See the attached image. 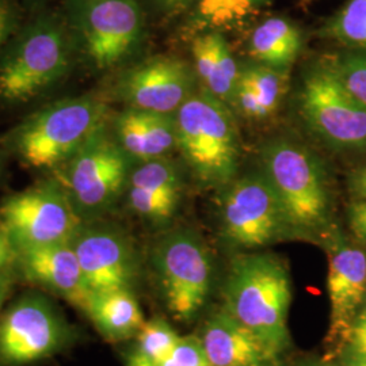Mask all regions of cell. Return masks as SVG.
<instances>
[{"instance_id":"obj_8","label":"cell","mask_w":366,"mask_h":366,"mask_svg":"<svg viewBox=\"0 0 366 366\" xmlns=\"http://www.w3.org/2000/svg\"><path fill=\"white\" fill-rule=\"evenodd\" d=\"M300 112L308 128L331 148L366 152V106L327 64L314 66L302 79Z\"/></svg>"},{"instance_id":"obj_25","label":"cell","mask_w":366,"mask_h":366,"mask_svg":"<svg viewBox=\"0 0 366 366\" xmlns=\"http://www.w3.org/2000/svg\"><path fill=\"white\" fill-rule=\"evenodd\" d=\"M346 90L366 106V54L346 53L327 63Z\"/></svg>"},{"instance_id":"obj_20","label":"cell","mask_w":366,"mask_h":366,"mask_svg":"<svg viewBox=\"0 0 366 366\" xmlns=\"http://www.w3.org/2000/svg\"><path fill=\"white\" fill-rule=\"evenodd\" d=\"M301 46L300 27L287 18L273 16L255 27L249 37V52L258 64L288 69Z\"/></svg>"},{"instance_id":"obj_7","label":"cell","mask_w":366,"mask_h":366,"mask_svg":"<svg viewBox=\"0 0 366 366\" xmlns=\"http://www.w3.org/2000/svg\"><path fill=\"white\" fill-rule=\"evenodd\" d=\"M79 217L61 183H44L9 197L0 207V227L16 252L68 243Z\"/></svg>"},{"instance_id":"obj_33","label":"cell","mask_w":366,"mask_h":366,"mask_svg":"<svg viewBox=\"0 0 366 366\" xmlns=\"http://www.w3.org/2000/svg\"><path fill=\"white\" fill-rule=\"evenodd\" d=\"M338 366H366V353L354 350L350 346H346L340 355Z\"/></svg>"},{"instance_id":"obj_39","label":"cell","mask_w":366,"mask_h":366,"mask_svg":"<svg viewBox=\"0 0 366 366\" xmlns=\"http://www.w3.org/2000/svg\"><path fill=\"white\" fill-rule=\"evenodd\" d=\"M302 366H335L331 365V364H328L327 361H325V362H314V364H307V365Z\"/></svg>"},{"instance_id":"obj_18","label":"cell","mask_w":366,"mask_h":366,"mask_svg":"<svg viewBox=\"0 0 366 366\" xmlns=\"http://www.w3.org/2000/svg\"><path fill=\"white\" fill-rule=\"evenodd\" d=\"M114 129L122 151L142 162L164 157L177 148L174 114L128 107L118 116Z\"/></svg>"},{"instance_id":"obj_14","label":"cell","mask_w":366,"mask_h":366,"mask_svg":"<svg viewBox=\"0 0 366 366\" xmlns=\"http://www.w3.org/2000/svg\"><path fill=\"white\" fill-rule=\"evenodd\" d=\"M71 244L92 293L132 289L137 262L127 236L109 227L81 224Z\"/></svg>"},{"instance_id":"obj_22","label":"cell","mask_w":366,"mask_h":366,"mask_svg":"<svg viewBox=\"0 0 366 366\" xmlns=\"http://www.w3.org/2000/svg\"><path fill=\"white\" fill-rule=\"evenodd\" d=\"M128 186L179 201L182 194L179 171L172 162L164 157L142 162V164L129 175Z\"/></svg>"},{"instance_id":"obj_28","label":"cell","mask_w":366,"mask_h":366,"mask_svg":"<svg viewBox=\"0 0 366 366\" xmlns=\"http://www.w3.org/2000/svg\"><path fill=\"white\" fill-rule=\"evenodd\" d=\"M229 105L234 106L243 117L249 118V119H262L267 117L254 89L251 87L249 81L242 76V74L237 80L235 92Z\"/></svg>"},{"instance_id":"obj_12","label":"cell","mask_w":366,"mask_h":366,"mask_svg":"<svg viewBox=\"0 0 366 366\" xmlns=\"http://www.w3.org/2000/svg\"><path fill=\"white\" fill-rule=\"evenodd\" d=\"M71 337L66 319L49 301L25 296L0 317V365H29L52 357Z\"/></svg>"},{"instance_id":"obj_38","label":"cell","mask_w":366,"mask_h":366,"mask_svg":"<svg viewBox=\"0 0 366 366\" xmlns=\"http://www.w3.org/2000/svg\"><path fill=\"white\" fill-rule=\"evenodd\" d=\"M346 346H350L354 350L366 353V338L365 340H350L346 343Z\"/></svg>"},{"instance_id":"obj_35","label":"cell","mask_w":366,"mask_h":366,"mask_svg":"<svg viewBox=\"0 0 366 366\" xmlns=\"http://www.w3.org/2000/svg\"><path fill=\"white\" fill-rule=\"evenodd\" d=\"M11 289H13V277L10 274V270L0 273V312L4 302L7 301L11 293Z\"/></svg>"},{"instance_id":"obj_37","label":"cell","mask_w":366,"mask_h":366,"mask_svg":"<svg viewBox=\"0 0 366 366\" xmlns=\"http://www.w3.org/2000/svg\"><path fill=\"white\" fill-rule=\"evenodd\" d=\"M159 1L169 11H181L183 9L189 7L190 4H193L197 0H159ZM199 1L201 0H198V3Z\"/></svg>"},{"instance_id":"obj_26","label":"cell","mask_w":366,"mask_h":366,"mask_svg":"<svg viewBox=\"0 0 366 366\" xmlns=\"http://www.w3.org/2000/svg\"><path fill=\"white\" fill-rule=\"evenodd\" d=\"M128 202L132 210L145 220L166 222L175 214L181 201L128 186Z\"/></svg>"},{"instance_id":"obj_19","label":"cell","mask_w":366,"mask_h":366,"mask_svg":"<svg viewBox=\"0 0 366 366\" xmlns=\"http://www.w3.org/2000/svg\"><path fill=\"white\" fill-rule=\"evenodd\" d=\"M83 311L99 334L110 342L136 337L145 322L132 289L92 293Z\"/></svg>"},{"instance_id":"obj_15","label":"cell","mask_w":366,"mask_h":366,"mask_svg":"<svg viewBox=\"0 0 366 366\" xmlns=\"http://www.w3.org/2000/svg\"><path fill=\"white\" fill-rule=\"evenodd\" d=\"M327 290L331 302L330 340L345 343L350 326L366 300V254L335 242L328 258Z\"/></svg>"},{"instance_id":"obj_11","label":"cell","mask_w":366,"mask_h":366,"mask_svg":"<svg viewBox=\"0 0 366 366\" xmlns=\"http://www.w3.org/2000/svg\"><path fill=\"white\" fill-rule=\"evenodd\" d=\"M72 26L94 66H117L139 45L144 18L136 0H68Z\"/></svg>"},{"instance_id":"obj_2","label":"cell","mask_w":366,"mask_h":366,"mask_svg":"<svg viewBox=\"0 0 366 366\" xmlns=\"http://www.w3.org/2000/svg\"><path fill=\"white\" fill-rule=\"evenodd\" d=\"M175 117L177 148L197 179L207 186H228L235 179L240 142L227 104L205 89L194 92Z\"/></svg>"},{"instance_id":"obj_17","label":"cell","mask_w":366,"mask_h":366,"mask_svg":"<svg viewBox=\"0 0 366 366\" xmlns=\"http://www.w3.org/2000/svg\"><path fill=\"white\" fill-rule=\"evenodd\" d=\"M201 342L212 366L274 365L280 358L257 334L224 308L208 319Z\"/></svg>"},{"instance_id":"obj_31","label":"cell","mask_w":366,"mask_h":366,"mask_svg":"<svg viewBox=\"0 0 366 366\" xmlns=\"http://www.w3.org/2000/svg\"><path fill=\"white\" fill-rule=\"evenodd\" d=\"M16 249L13 242L0 227V273L9 272L14 263H16Z\"/></svg>"},{"instance_id":"obj_16","label":"cell","mask_w":366,"mask_h":366,"mask_svg":"<svg viewBox=\"0 0 366 366\" xmlns=\"http://www.w3.org/2000/svg\"><path fill=\"white\" fill-rule=\"evenodd\" d=\"M16 264L30 282L84 310L92 290L71 242L21 251Z\"/></svg>"},{"instance_id":"obj_4","label":"cell","mask_w":366,"mask_h":366,"mask_svg":"<svg viewBox=\"0 0 366 366\" xmlns=\"http://www.w3.org/2000/svg\"><path fill=\"white\" fill-rule=\"evenodd\" d=\"M106 118V106L92 97L64 99L24 122L14 136V145L30 167L57 169L105 129Z\"/></svg>"},{"instance_id":"obj_29","label":"cell","mask_w":366,"mask_h":366,"mask_svg":"<svg viewBox=\"0 0 366 366\" xmlns=\"http://www.w3.org/2000/svg\"><path fill=\"white\" fill-rule=\"evenodd\" d=\"M199 11L209 19L210 22L222 25L228 24V11L231 0H201Z\"/></svg>"},{"instance_id":"obj_24","label":"cell","mask_w":366,"mask_h":366,"mask_svg":"<svg viewBox=\"0 0 366 366\" xmlns=\"http://www.w3.org/2000/svg\"><path fill=\"white\" fill-rule=\"evenodd\" d=\"M240 74L254 89L267 117L272 116L288 92V69H280L257 63L243 68Z\"/></svg>"},{"instance_id":"obj_23","label":"cell","mask_w":366,"mask_h":366,"mask_svg":"<svg viewBox=\"0 0 366 366\" xmlns=\"http://www.w3.org/2000/svg\"><path fill=\"white\" fill-rule=\"evenodd\" d=\"M326 39L366 51V0H347L322 29Z\"/></svg>"},{"instance_id":"obj_40","label":"cell","mask_w":366,"mask_h":366,"mask_svg":"<svg viewBox=\"0 0 366 366\" xmlns=\"http://www.w3.org/2000/svg\"><path fill=\"white\" fill-rule=\"evenodd\" d=\"M302 3H310V1H314V0H301Z\"/></svg>"},{"instance_id":"obj_5","label":"cell","mask_w":366,"mask_h":366,"mask_svg":"<svg viewBox=\"0 0 366 366\" xmlns=\"http://www.w3.org/2000/svg\"><path fill=\"white\" fill-rule=\"evenodd\" d=\"M152 264L170 314L189 323L209 297L213 261L204 240L190 229L163 236L152 251Z\"/></svg>"},{"instance_id":"obj_1","label":"cell","mask_w":366,"mask_h":366,"mask_svg":"<svg viewBox=\"0 0 366 366\" xmlns=\"http://www.w3.org/2000/svg\"><path fill=\"white\" fill-rule=\"evenodd\" d=\"M290 275L280 257L270 252H246L231 263L222 308L278 355L290 346Z\"/></svg>"},{"instance_id":"obj_21","label":"cell","mask_w":366,"mask_h":366,"mask_svg":"<svg viewBox=\"0 0 366 366\" xmlns=\"http://www.w3.org/2000/svg\"><path fill=\"white\" fill-rule=\"evenodd\" d=\"M179 338L177 331L162 317L144 322L136 335L137 343L128 355L127 366L160 365L174 350Z\"/></svg>"},{"instance_id":"obj_36","label":"cell","mask_w":366,"mask_h":366,"mask_svg":"<svg viewBox=\"0 0 366 366\" xmlns=\"http://www.w3.org/2000/svg\"><path fill=\"white\" fill-rule=\"evenodd\" d=\"M10 19H11V15H10L9 7L3 1H0V44L7 36V31L10 27Z\"/></svg>"},{"instance_id":"obj_42","label":"cell","mask_w":366,"mask_h":366,"mask_svg":"<svg viewBox=\"0 0 366 366\" xmlns=\"http://www.w3.org/2000/svg\"><path fill=\"white\" fill-rule=\"evenodd\" d=\"M263 366H278V364H274V365H263Z\"/></svg>"},{"instance_id":"obj_32","label":"cell","mask_w":366,"mask_h":366,"mask_svg":"<svg viewBox=\"0 0 366 366\" xmlns=\"http://www.w3.org/2000/svg\"><path fill=\"white\" fill-rule=\"evenodd\" d=\"M349 222L354 234L366 240V204L354 202L350 205Z\"/></svg>"},{"instance_id":"obj_34","label":"cell","mask_w":366,"mask_h":366,"mask_svg":"<svg viewBox=\"0 0 366 366\" xmlns=\"http://www.w3.org/2000/svg\"><path fill=\"white\" fill-rule=\"evenodd\" d=\"M352 190L357 197V202L366 204V167L354 174L352 178Z\"/></svg>"},{"instance_id":"obj_27","label":"cell","mask_w":366,"mask_h":366,"mask_svg":"<svg viewBox=\"0 0 366 366\" xmlns=\"http://www.w3.org/2000/svg\"><path fill=\"white\" fill-rule=\"evenodd\" d=\"M159 366H212L201 338L181 337L170 355Z\"/></svg>"},{"instance_id":"obj_41","label":"cell","mask_w":366,"mask_h":366,"mask_svg":"<svg viewBox=\"0 0 366 366\" xmlns=\"http://www.w3.org/2000/svg\"><path fill=\"white\" fill-rule=\"evenodd\" d=\"M362 311H366V300H365V307H364V310Z\"/></svg>"},{"instance_id":"obj_13","label":"cell","mask_w":366,"mask_h":366,"mask_svg":"<svg viewBox=\"0 0 366 366\" xmlns=\"http://www.w3.org/2000/svg\"><path fill=\"white\" fill-rule=\"evenodd\" d=\"M118 92L129 107L175 114L194 94V78L181 59L157 56L127 72Z\"/></svg>"},{"instance_id":"obj_6","label":"cell","mask_w":366,"mask_h":366,"mask_svg":"<svg viewBox=\"0 0 366 366\" xmlns=\"http://www.w3.org/2000/svg\"><path fill=\"white\" fill-rule=\"evenodd\" d=\"M69 66L66 31L54 18H39L0 63V98L26 101L61 78Z\"/></svg>"},{"instance_id":"obj_30","label":"cell","mask_w":366,"mask_h":366,"mask_svg":"<svg viewBox=\"0 0 366 366\" xmlns=\"http://www.w3.org/2000/svg\"><path fill=\"white\" fill-rule=\"evenodd\" d=\"M269 1L270 0H231L229 11H228V22L244 18L247 14L267 4Z\"/></svg>"},{"instance_id":"obj_9","label":"cell","mask_w":366,"mask_h":366,"mask_svg":"<svg viewBox=\"0 0 366 366\" xmlns=\"http://www.w3.org/2000/svg\"><path fill=\"white\" fill-rule=\"evenodd\" d=\"M225 242L255 251L292 234L281 202L263 172H254L227 186L220 207Z\"/></svg>"},{"instance_id":"obj_3","label":"cell","mask_w":366,"mask_h":366,"mask_svg":"<svg viewBox=\"0 0 366 366\" xmlns=\"http://www.w3.org/2000/svg\"><path fill=\"white\" fill-rule=\"evenodd\" d=\"M262 172L273 186L292 234L323 231L330 217V196L323 166L304 145L274 139L263 145Z\"/></svg>"},{"instance_id":"obj_10","label":"cell","mask_w":366,"mask_h":366,"mask_svg":"<svg viewBox=\"0 0 366 366\" xmlns=\"http://www.w3.org/2000/svg\"><path fill=\"white\" fill-rule=\"evenodd\" d=\"M63 166L61 186L81 220L109 209L129 181V157L105 129Z\"/></svg>"}]
</instances>
